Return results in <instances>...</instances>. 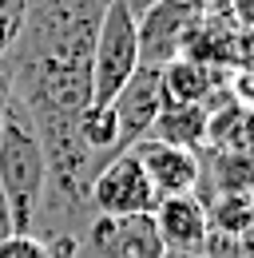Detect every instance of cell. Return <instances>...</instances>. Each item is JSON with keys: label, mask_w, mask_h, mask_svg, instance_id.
I'll return each instance as SVG.
<instances>
[{"label": "cell", "mask_w": 254, "mask_h": 258, "mask_svg": "<svg viewBox=\"0 0 254 258\" xmlns=\"http://www.w3.org/2000/svg\"><path fill=\"white\" fill-rule=\"evenodd\" d=\"M135 68H139L135 12L123 0L103 4V16L92 40V103H111Z\"/></svg>", "instance_id": "obj_2"}, {"label": "cell", "mask_w": 254, "mask_h": 258, "mask_svg": "<svg viewBox=\"0 0 254 258\" xmlns=\"http://www.w3.org/2000/svg\"><path fill=\"white\" fill-rule=\"evenodd\" d=\"M16 226H12V211H8V203H4V195H0V242L12 234Z\"/></svg>", "instance_id": "obj_16"}, {"label": "cell", "mask_w": 254, "mask_h": 258, "mask_svg": "<svg viewBox=\"0 0 254 258\" xmlns=\"http://www.w3.org/2000/svg\"><path fill=\"white\" fill-rule=\"evenodd\" d=\"M207 16H230V0H195Z\"/></svg>", "instance_id": "obj_14"}, {"label": "cell", "mask_w": 254, "mask_h": 258, "mask_svg": "<svg viewBox=\"0 0 254 258\" xmlns=\"http://www.w3.org/2000/svg\"><path fill=\"white\" fill-rule=\"evenodd\" d=\"M103 4H115V0H103Z\"/></svg>", "instance_id": "obj_19"}, {"label": "cell", "mask_w": 254, "mask_h": 258, "mask_svg": "<svg viewBox=\"0 0 254 258\" xmlns=\"http://www.w3.org/2000/svg\"><path fill=\"white\" fill-rule=\"evenodd\" d=\"M127 8H131V12H135V16H139V12H143V8H147V4H155V0H123Z\"/></svg>", "instance_id": "obj_18"}, {"label": "cell", "mask_w": 254, "mask_h": 258, "mask_svg": "<svg viewBox=\"0 0 254 258\" xmlns=\"http://www.w3.org/2000/svg\"><path fill=\"white\" fill-rule=\"evenodd\" d=\"M199 203L207 211L211 234H226V238L250 234V195H207Z\"/></svg>", "instance_id": "obj_12"}, {"label": "cell", "mask_w": 254, "mask_h": 258, "mask_svg": "<svg viewBox=\"0 0 254 258\" xmlns=\"http://www.w3.org/2000/svg\"><path fill=\"white\" fill-rule=\"evenodd\" d=\"M127 151L143 163V171H147L159 199L195 191V183H199V151H183V147H171V143H159V139H139Z\"/></svg>", "instance_id": "obj_7"}, {"label": "cell", "mask_w": 254, "mask_h": 258, "mask_svg": "<svg viewBox=\"0 0 254 258\" xmlns=\"http://www.w3.org/2000/svg\"><path fill=\"white\" fill-rule=\"evenodd\" d=\"M8 99H12V92H8V72L0 64V131H4V115H8Z\"/></svg>", "instance_id": "obj_15"}, {"label": "cell", "mask_w": 254, "mask_h": 258, "mask_svg": "<svg viewBox=\"0 0 254 258\" xmlns=\"http://www.w3.org/2000/svg\"><path fill=\"white\" fill-rule=\"evenodd\" d=\"M163 103H167V96H163V76H159V68L139 64L131 72V80H127L123 88L115 92V99H111L115 131H119V151L135 147L139 139H147V131H151V123H155Z\"/></svg>", "instance_id": "obj_6"}, {"label": "cell", "mask_w": 254, "mask_h": 258, "mask_svg": "<svg viewBox=\"0 0 254 258\" xmlns=\"http://www.w3.org/2000/svg\"><path fill=\"white\" fill-rule=\"evenodd\" d=\"M0 195L12 211V226L32 230L40 195H44V151L32 131L28 111L16 99H8V115L0 131Z\"/></svg>", "instance_id": "obj_1"}, {"label": "cell", "mask_w": 254, "mask_h": 258, "mask_svg": "<svg viewBox=\"0 0 254 258\" xmlns=\"http://www.w3.org/2000/svg\"><path fill=\"white\" fill-rule=\"evenodd\" d=\"M203 8L195 0H155L135 16V44H139V64L163 68L175 56H183L190 28L199 24Z\"/></svg>", "instance_id": "obj_4"}, {"label": "cell", "mask_w": 254, "mask_h": 258, "mask_svg": "<svg viewBox=\"0 0 254 258\" xmlns=\"http://www.w3.org/2000/svg\"><path fill=\"white\" fill-rule=\"evenodd\" d=\"M76 258H163V242L151 215H119V219H103L92 215V223L84 226Z\"/></svg>", "instance_id": "obj_5"}, {"label": "cell", "mask_w": 254, "mask_h": 258, "mask_svg": "<svg viewBox=\"0 0 254 258\" xmlns=\"http://www.w3.org/2000/svg\"><path fill=\"white\" fill-rule=\"evenodd\" d=\"M203 147L211 151H250V115L246 103L222 88V107H207V139Z\"/></svg>", "instance_id": "obj_11"}, {"label": "cell", "mask_w": 254, "mask_h": 258, "mask_svg": "<svg viewBox=\"0 0 254 258\" xmlns=\"http://www.w3.org/2000/svg\"><path fill=\"white\" fill-rule=\"evenodd\" d=\"M147 139L183 147V151H199L207 139V107L203 103H163L155 115V123L147 131Z\"/></svg>", "instance_id": "obj_10"}, {"label": "cell", "mask_w": 254, "mask_h": 258, "mask_svg": "<svg viewBox=\"0 0 254 258\" xmlns=\"http://www.w3.org/2000/svg\"><path fill=\"white\" fill-rule=\"evenodd\" d=\"M88 207L92 215L103 219H119V215H151L159 207V195L143 171V163L131 151H119L107 163H99L88 187Z\"/></svg>", "instance_id": "obj_3"}, {"label": "cell", "mask_w": 254, "mask_h": 258, "mask_svg": "<svg viewBox=\"0 0 254 258\" xmlns=\"http://www.w3.org/2000/svg\"><path fill=\"white\" fill-rule=\"evenodd\" d=\"M159 76H163V96L171 103H207L219 92V84H226L219 68H207L187 56H175L171 64H163Z\"/></svg>", "instance_id": "obj_9"}, {"label": "cell", "mask_w": 254, "mask_h": 258, "mask_svg": "<svg viewBox=\"0 0 254 258\" xmlns=\"http://www.w3.org/2000/svg\"><path fill=\"white\" fill-rule=\"evenodd\" d=\"M159 230V242L163 250H175V254H190V250H203L207 238H211V226H207V211L195 195H167L159 199V207L151 211Z\"/></svg>", "instance_id": "obj_8"}, {"label": "cell", "mask_w": 254, "mask_h": 258, "mask_svg": "<svg viewBox=\"0 0 254 258\" xmlns=\"http://www.w3.org/2000/svg\"><path fill=\"white\" fill-rule=\"evenodd\" d=\"M163 258H215L211 250H190V254H175V250H163Z\"/></svg>", "instance_id": "obj_17"}, {"label": "cell", "mask_w": 254, "mask_h": 258, "mask_svg": "<svg viewBox=\"0 0 254 258\" xmlns=\"http://www.w3.org/2000/svg\"><path fill=\"white\" fill-rule=\"evenodd\" d=\"M0 258H52V250L36 234H28V230H12L0 242Z\"/></svg>", "instance_id": "obj_13"}]
</instances>
